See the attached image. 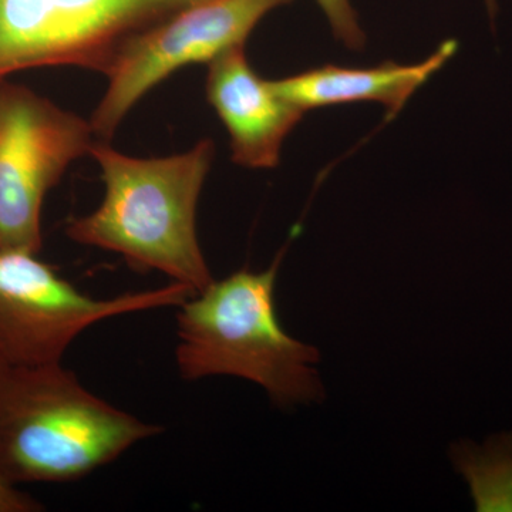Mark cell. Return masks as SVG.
I'll return each instance as SVG.
<instances>
[{
  "label": "cell",
  "instance_id": "obj_1",
  "mask_svg": "<svg viewBox=\"0 0 512 512\" xmlns=\"http://www.w3.org/2000/svg\"><path fill=\"white\" fill-rule=\"evenodd\" d=\"M90 156L106 194L92 214L67 221V238L120 255L134 271H156L198 292L210 266L197 237V204L215 156L201 140L187 153L138 158L97 140Z\"/></svg>",
  "mask_w": 512,
  "mask_h": 512
},
{
  "label": "cell",
  "instance_id": "obj_2",
  "mask_svg": "<svg viewBox=\"0 0 512 512\" xmlns=\"http://www.w3.org/2000/svg\"><path fill=\"white\" fill-rule=\"evenodd\" d=\"M161 431L87 390L62 362L0 360V477L10 485L80 480Z\"/></svg>",
  "mask_w": 512,
  "mask_h": 512
},
{
  "label": "cell",
  "instance_id": "obj_3",
  "mask_svg": "<svg viewBox=\"0 0 512 512\" xmlns=\"http://www.w3.org/2000/svg\"><path fill=\"white\" fill-rule=\"evenodd\" d=\"M285 252L265 271L242 269L214 279L178 306L175 363L184 380L242 377L264 387L284 409L322 399L318 349L292 338L276 312V279Z\"/></svg>",
  "mask_w": 512,
  "mask_h": 512
},
{
  "label": "cell",
  "instance_id": "obj_4",
  "mask_svg": "<svg viewBox=\"0 0 512 512\" xmlns=\"http://www.w3.org/2000/svg\"><path fill=\"white\" fill-rule=\"evenodd\" d=\"M192 293L190 286L170 282L163 288L97 299L33 252L0 251V360L23 366L60 363L74 340L96 323L178 308Z\"/></svg>",
  "mask_w": 512,
  "mask_h": 512
},
{
  "label": "cell",
  "instance_id": "obj_5",
  "mask_svg": "<svg viewBox=\"0 0 512 512\" xmlns=\"http://www.w3.org/2000/svg\"><path fill=\"white\" fill-rule=\"evenodd\" d=\"M200 0H0V79L36 67L107 76L146 30Z\"/></svg>",
  "mask_w": 512,
  "mask_h": 512
},
{
  "label": "cell",
  "instance_id": "obj_6",
  "mask_svg": "<svg viewBox=\"0 0 512 512\" xmlns=\"http://www.w3.org/2000/svg\"><path fill=\"white\" fill-rule=\"evenodd\" d=\"M96 141L90 120L0 79V251H42L47 192Z\"/></svg>",
  "mask_w": 512,
  "mask_h": 512
},
{
  "label": "cell",
  "instance_id": "obj_7",
  "mask_svg": "<svg viewBox=\"0 0 512 512\" xmlns=\"http://www.w3.org/2000/svg\"><path fill=\"white\" fill-rule=\"evenodd\" d=\"M291 2L200 0L141 33L106 76L109 86L90 119L97 140L109 141L138 101L171 74L245 46L266 15Z\"/></svg>",
  "mask_w": 512,
  "mask_h": 512
},
{
  "label": "cell",
  "instance_id": "obj_8",
  "mask_svg": "<svg viewBox=\"0 0 512 512\" xmlns=\"http://www.w3.org/2000/svg\"><path fill=\"white\" fill-rule=\"evenodd\" d=\"M205 92L231 138L232 160L247 168L276 167L286 137L305 113L255 72L245 46L208 63Z\"/></svg>",
  "mask_w": 512,
  "mask_h": 512
},
{
  "label": "cell",
  "instance_id": "obj_9",
  "mask_svg": "<svg viewBox=\"0 0 512 512\" xmlns=\"http://www.w3.org/2000/svg\"><path fill=\"white\" fill-rule=\"evenodd\" d=\"M456 40L441 43L423 62H384L375 67H316L281 80H272L276 92L303 113L339 104L376 101L392 120L417 90L439 72L457 52Z\"/></svg>",
  "mask_w": 512,
  "mask_h": 512
},
{
  "label": "cell",
  "instance_id": "obj_10",
  "mask_svg": "<svg viewBox=\"0 0 512 512\" xmlns=\"http://www.w3.org/2000/svg\"><path fill=\"white\" fill-rule=\"evenodd\" d=\"M458 448L454 463L473 488L477 510L512 511V437L484 448Z\"/></svg>",
  "mask_w": 512,
  "mask_h": 512
},
{
  "label": "cell",
  "instance_id": "obj_11",
  "mask_svg": "<svg viewBox=\"0 0 512 512\" xmlns=\"http://www.w3.org/2000/svg\"><path fill=\"white\" fill-rule=\"evenodd\" d=\"M325 13L333 35L350 50H362L366 35L360 28L356 10L350 0H316Z\"/></svg>",
  "mask_w": 512,
  "mask_h": 512
},
{
  "label": "cell",
  "instance_id": "obj_12",
  "mask_svg": "<svg viewBox=\"0 0 512 512\" xmlns=\"http://www.w3.org/2000/svg\"><path fill=\"white\" fill-rule=\"evenodd\" d=\"M43 505L0 477V512H37Z\"/></svg>",
  "mask_w": 512,
  "mask_h": 512
},
{
  "label": "cell",
  "instance_id": "obj_13",
  "mask_svg": "<svg viewBox=\"0 0 512 512\" xmlns=\"http://www.w3.org/2000/svg\"><path fill=\"white\" fill-rule=\"evenodd\" d=\"M485 5H487L488 13H490L491 18H494L495 12H497V2H495V0H485Z\"/></svg>",
  "mask_w": 512,
  "mask_h": 512
}]
</instances>
